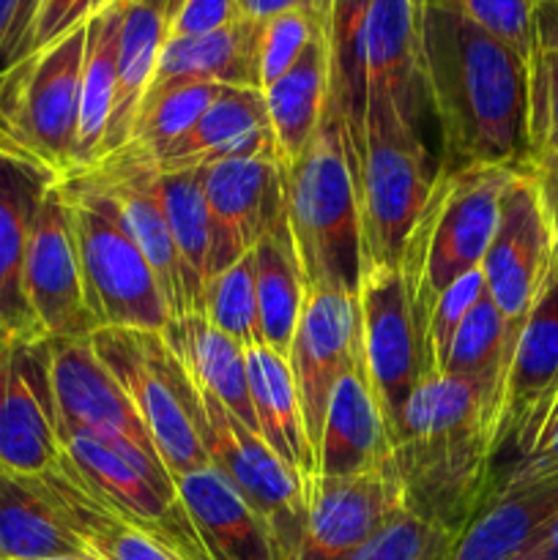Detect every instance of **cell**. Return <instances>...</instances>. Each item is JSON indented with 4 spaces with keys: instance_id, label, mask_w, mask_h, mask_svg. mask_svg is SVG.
I'll list each match as a JSON object with an SVG mask.
<instances>
[{
    "instance_id": "obj_17",
    "label": "cell",
    "mask_w": 558,
    "mask_h": 560,
    "mask_svg": "<svg viewBox=\"0 0 558 560\" xmlns=\"http://www.w3.org/2000/svg\"><path fill=\"white\" fill-rule=\"evenodd\" d=\"M25 299L47 339H88L96 331L82 290L69 202L55 180L38 206L25 255Z\"/></svg>"
},
{
    "instance_id": "obj_34",
    "label": "cell",
    "mask_w": 558,
    "mask_h": 560,
    "mask_svg": "<svg viewBox=\"0 0 558 560\" xmlns=\"http://www.w3.org/2000/svg\"><path fill=\"white\" fill-rule=\"evenodd\" d=\"M263 98L279 162L288 167L310 145L328 98V58L321 33L312 38L288 74L263 88Z\"/></svg>"
},
{
    "instance_id": "obj_53",
    "label": "cell",
    "mask_w": 558,
    "mask_h": 560,
    "mask_svg": "<svg viewBox=\"0 0 558 560\" xmlns=\"http://www.w3.org/2000/svg\"><path fill=\"white\" fill-rule=\"evenodd\" d=\"M438 3H449V5H452V3H454V0H438Z\"/></svg>"
},
{
    "instance_id": "obj_7",
    "label": "cell",
    "mask_w": 558,
    "mask_h": 560,
    "mask_svg": "<svg viewBox=\"0 0 558 560\" xmlns=\"http://www.w3.org/2000/svg\"><path fill=\"white\" fill-rule=\"evenodd\" d=\"M88 25L36 49L0 74V151L55 178L74 173Z\"/></svg>"
},
{
    "instance_id": "obj_47",
    "label": "cell",
    "mask_w": 558,
    "mask_h": 560,
    "mask_svg": "<svg viewBox=\"0 0 558 560\" xmlns=\"http://www.w3.org/2000/svg\"><path fill=\"white\" fill-rule=\"evenodd\" d=\"M42 0H0V74L31 55Z\"/></svg>"
},
{
    "instance_id": "obj_38",
    "label": "cell",
    "mask_w": 558,
    "mask_h": 560,
    "mask_svg": "<svg viewBox=\"0 0 558 560\" xmlns=\"http://www.w3.org/2000/svg\"><path fill=\"white\" fill-rule=\"evenodd\" d=\"M520 326L523 323H509L503 312L492 304L490 295L485 293L460 326L452 350H449L446 366H443V375L468 377V381H476L490 392L492 405H496V424L503 375H507L509 355L518 342Z\"/></svg>"
},
{
    "instance_id": "obj_35",
    "label": "cell",
    "mask_w": 558,
    "mask_h": 560,
    "mask_svg": "<svg viewBox=\"0 0 558 560\" xmlns=\"http://www.w3.org/2000/svg\"><path fill=\"white\" fill-rule=\"evenodd\" d=\"M257 310H260L263 348L288 361L295 323L304 304V282L290 244L288 219H279L252 249Z\"/></svg>"
},
{
    "instance_id": "obj_24",
    "label": "cell",
    "mask_w": 558,
    "mask_h": 560,
    "mask_svg": "<svg viewBox=\"0 0 558 560\" xmlns=\"http://www.w3.org/2000/svg\"><path fill=\"white\" fill-rule=\"evenodd\" d=\"M175 487L211 560H282L271 530L222 470L206 465Z\"/></svg>"
},
{
    "instance_id": "obj_9",
    "label": "cell",
    "mask_w": 558,
    "mask_h": 560,
    "mask_svg": "<svg viewBox=\"0 0 558 560\" xmlns=\"http://www.w3.org/2000/svg\"><path fill=\"white\" fill-rule=\"evenodd\" d=\"M58 421L66 430L96 438L153 481L178 490L164 468L151 432L88 339H49Z\"/></svg>"
},
{
    "instance_id": "obj_21",
    "label": "cell",
    "mask_w": 558,
    "mask_h": 560,
    "mask_svg": "<svg viewBox=\"0 0 558 560\" xmlns=\"http://www.w3.org/2000/svg\"><path fill=\"white\" fill-rule=\"evenodd\" d=\"M91 173L115 197L126 224H129L131 238L137 241L148 266L156 273L170 320L189 317L184 271H181L178 249H175L173 230H170L167 213H164L162 189H159L162 170H159L156 156L140 142L129 140L98 164H93Z\"/></svg>"
},
{
    "instance_id": "obj_27",
    "label": "cell",
    "mask_w": 558,
    "mask_h": 560,
    "mask_svg": "<svg viewBox=\"0 0 558 560\" xmlns=\"http://www.w3.org/2000/svg\"><path fill=\"white\" fill-rule=\"evenodd\" d=\"M178 5L181 0H124L118 91H115V107L107 126V137H104L102 159L129 142L137 109L146 96V88L151 85V77L170 38V25H173Z\"/></svg>"
},
{
    "instance_id": "obj_44",
    "label": "cell",
    "mask_w": 558,
    "mask_h": 560,
    "mask_svg": "<svg viewBox=\"0 0 558 560\" xmlns=\"http://www.w3.org/2000/svg\"><path fill=\"white\" fill-rule=\"evenodd\" d=\"M531 164L558 159V49L536 47L528 102Z\"/></svg>"
},
{
    "instance_id": "obj_22",
    "label": "cell",
    "mask_w": 558,
    "mask_h": 560,
    "mask_svg": "<svg viewBox=\"0 0 558 560\" xmlns=\"http://www.w3.org/2000/svg\"><path fill=\"white\" fill-rule=\"evenodd\" d=\"M53 173L0 151V342L44 337L25 299V255L33 219Z\"/></svg>"
},
{
    "instance_id": "obj_39",
    "label": "cell",
    "mask_w": 558,
    "mask_h": 560,
    "mask_svg": "<svg viewBox=\"0 0 558 560\" xmlns=\"http://www.w3.org/2000/svg\"><path fill=\"white\" fill-rule=\"evenodd\" d=\"M224 88L228 85L200 80H181L148 88L140 109H137L129 140L146 145L159 162V156L170 145H175L181 137L195 129L197 120L206 115V109L217 102Z\"/></svg>"
},
{
    "instance_id": "obj_4",
    "label": "cell",
    "mask_w": 558,
    "mask_h": 560,
    "mask_svg": "<svg viewBox=\"0 0 558 560\" xmlns=\"http://www.w3.org/2000/svg\"><path fill=\"white\" fill-rule=\"evenodd\" d=\"M520 170L525 167L438 164L435 186L410 228L399 257V273L408 290L419 339L435 301L457 279L481 268L498 228L501 195Z\"/></svg>"
},
{
    "instance_id": "obj_37",
    "label": "cell",
    "mask_w": 558,
    "mask_h": 560,
    "mask_svg": "<svg viewBox=\"0 0 558 560\" xmlns=\"http://www.w3.org/2000/svg\"><path fill=\"white\" fill-rule=\"evenodd\" d=\"M159 189H162L164 213H167L170 230H173L181 271H184L189 315H202L208 255H211V219H208L206 197H202L200 173L197 170H178V173L162 170Z\"/></svg>"
},
{
    "instance_id": "obj_46",
    "label": "cell",
    "mask_w": 558,
    "mask_h": 560,
    "mask_svg": "<svg viewBox=\"0 0 558 560\" xmlns=\"http://www.w3.org/2000/svg\"><path fill=\"white\" fill-rule=\"evenodd\" d=\"M113 0H42L36 14V25H33L31 52L49 47L58 38L69 36L77 27L88 25L91 16H96L104 5Z\"/></svg>"
},
{
    "instance_id": "obj_40",
    "label": "cell",
    "mask_w": 558,
    "mask_h": 560,
    "mask_svg": "<svg viewBox=\"0 0 558 560\" xmlns=\"http://www.w3.org/2000/svg\"><path fill=\"white\" fill-rule=\"evenodd\" d=\"M202 317L208 320V326L233 339L239 348H263L252 252L208 279L206 293H202Z\"/></svg>"
},
{
    "instance_id": "obj_28",
    "label": "cell",
    "mask_w": 558,
    "mask_h": 560,
    "mask_svg": "<svg viewBox=\"0 0 558 560\" xmlns=\"http://www.w3.org/2000/svg\"><path fill=\"white\" fill-rule=\"evenodd\" d=\"M88 556L85 545L38 476L0 468V560Z\"/></svg>"
},
{
    "instance_id": "obj_12",
    "label": "cell",
    "mask_w": 558,
    "mask_h": 560,
    "mask_svg": "<svg viewBox=\"0 0 558 560\" xmlns=\"http://www.w3.org/2000/svg\"><path fill=\"white\" fill-rule=\"evenodd\" d=\"M63 459L49 339L0 342V468L42 476Z\"/></svg>"
},
{
    "instance_id": "obj_14",
    "label": "cell",
    "mask_w": 558,
    "mask_h": 560,
    "mask_svg": "<svg viewBox=\"0 0 558 560\" xmlns=\"http://www.w3.org/2000/svg\"><path fill=\"white\" fill-rule=\"evenodd\" d=\"M208 219V279L249 255L257 241L284 219V164L277 153L222 159L197 170Z\"/></svg>"
},
{
    "instance_id": "obj_45",
    "label": "cell",
    "mask_w": 558,
    "mask_h": 560,
    "mask_svg": "<svg viewBox=\"0 0 558 560\" xmlns=\"http://www.w3.org/2000/svg\"><path fill=\"white\" fill-rule=\"evenodd\" d=\"M449 5V3H446ZM470 22L507 44L525 63L536 55V0H454Z\"/></svg>"
},
{
    "instance_id": "obj_18",
    "label": "cell",
    "mask_w": 558,
    "mask_h": 560,
    "mask_svg": "<svg viewBox=\"0 0 558 560\" xmlns=\"http://www.w3.org/2000/svg\"><path fill=\"white\" fill-rule=\"evenodd\" d=\"M558 397V271L518 331L498 405V452L512 443L518 459L534 448Z\"/></svg>"
},
{
    "instance_id": "obj_33",
    "label": "cell",
    "mask_w": 558,
    "mask_h": 560,
    "mask_svg": "<svg viewBox=\"0 0 558 560\" xmlns=\"http://www.w3.org/2000/svg\"><path fill=\"white\" fill-rule=\"evenodd\" d=\"M246 372L257 435L306 487L315 479V457L301 427L290 364L268 348H255L246 350Z\"/></svg>"
},
{
    "instance_id": "obj_43",
    "label": "cell",
    "mask_w": 558,
    "mask_h": 560,
    "mask_svg": "<svg viewBox=\"0 0 558 560\" xmlns=\"http://www.w3.org/2000/svg\"><path fill=\"white\" fill-rule=\"evenodd\" d=\"M321 33V20L315 11H284L271 16L260 27V52H257V71H260V91L288 74L295 60L304 55L312 38Z\"/></svg>"
},
{
    "instance_id": "obj_5",
    "label": "cell",
    "mask_w": 558,
    "mask_h": 560,
    "mask_svg": "<svg viewBox=\"0 0 558 560\" xmlns=\"http://www.w3.org/2000/svg\"><path fill=\"white\" fill-rule=\"evenodd\" d=\"M60 189L69 202L82 290L96 328L164 331L170 312L156 273L107 186L82 170L60 178Z\"/></svg>"
},
{
    "instance_id": "obj_1",
    "label": "cell",
    "mask_w": 558,
    "mask_h": 560,
    "mask_svg": "<svg viewBox=\"0 0 558 560\" xmlns=\"http://www.w3.org/2000/svg\"><path fill=\"white\" fill-rule=\"evenodd\" d=\"M425 74L441 167H531V66L460 9L425 0Z\"/></svg>"
},
{
    "instance_id": "obj_8",
    "label": "cell",
    "mask_w": 558,
    "mask_h": 560,
    "mask_svg": "<svg viewBox=\"0 0 558 560\" xmlns=\"http://www.w3.org/2000/svg\"><path fill=\"white\" fill-rule=\"evenodd\" d=\"M438 167L416 126L394 109H364L359 148V206L364 268H399L405 238L419 219Z\"/></svg>"
},
{
    "instance_id": "obj_11",
    "label": "cell",
    "mask_w": 558,
    "mask_h": 560,
    "mask_svg": "<svg viewBox=\"0 0 558 560\" xmlns=\"http://www.w3.org/2000/svg\"><path fill=\"white\" fill-rule=\"evenodd\" d=\"M202 394L208 463L222 470L266 523L282 560H295L306 530V487L255 432Z\"/></svg>"
},
{
    "instance_id": "obj_41",
    "label": "cell",
    "mask_w": 558,
    "mask_h": 560,
    "mask_svg": "<svg viewBox=\"0 0 558 560\" xmlns=\"http://www.w3.org/2000/svg\"><path fill=\"white\" fill-rule=\"evenodd\" d=\"M454 541L457 536L405 509L348 560H446Z\"/></svg>"
},
{
    "instance_id": "obj_15",
    "label": "cell",
    "mask_w": 558,
    "mask_h": 560,
    "mask_svg": "<svg viewBox=\"0 0 558 560\" xmlns=\"http://www.w3.org/2000/svg\"><path fill=\"white\" fill-rule=\"evenodd\" d=\"M556 271L553 241L531 167L514 173L501 195L498 228L481 260L487 295L509 323H523Z\"/></svg>"
},
{
    "instance_id": "obj_20",
    "label": "cell",
    "mask_w": 558,
    "mask_h": 560,
    "mask_svg": "<svg viewBox=\"0 0 558 560\" xmlns=\"http://www.w3.org/2000/svg\"><path fill=\"white\" fill-rule=\"evenodd\" d=\"M421 11L425 0H372L361 36L364 109H394L416 129L430 107Z\"/></svg>"
},
{
    "instance_id": "obj_25",
    "label": "cell",
    "mask_w": 558,
    "mask_h": 560,
    "mask_svg": "<svg viewBox=\"0 0 558 560\" xmlns=\"http://www.w3.org/2000/svg\"><path fill=\"white\" fill-rule=\"evenodd\" d=\"M558 514V474L492 495L457 536L446 560H520Z\"/></svg>"
},
{
    "instance_id": "obj_13",
    "label": "cell",
    "mask_w": 558,
    "mask_h": 560,
    "mask_svg": "<svg viewBox=\"0 0 558 560\" xmlns=\"http://www.w3.org/2000/svg\"><path fill=\"white\" fill-rule=\"evenodd\" d=\"M60 443L109 512L156 539L181 560H211L178 490L153 481L91 435L60 427Z\"/></svg>"
},
{
    "instance_id": "obj_16",
    "label": "cell",
    "mask_w": 558,
    "mask_h": 560,
    "mask_svg": "<svg viewBox=\"0 0 558 560\" xmlns=\"http://www.w3.org/2000/svg\"><path fill=\"white\" fill-rule=\"evenodd\" d=\"M356 359H359V299L339 290H304L288 364L312 457L321 446L334 386L356 364Z\"/></svg>"
},
{
    "instance_id": "obj_3",
    "label": "cell",
    "mask_w": 558,
    "mask_h": 560,
    "mask_svg": "<svg viewBox=\"0 0 558 560\" xmlns=\"http://www.w3.org/2000/svg\"><path fill=\"white\" fill-rule=\"evenodd\" d=\"M284 219L304 290L359 295L364 273L359 151L332 96L310 145L284 167Z\"/></svg>"
},
{
    "instance_id": "obj_30",
    "label": "cell",
    "mask_w": 558,
    "mask_h": 560,
    "mask_svg": "<svg viewBox=\"0 0 558 560\" xmlns=\"http://www.w3.org/2000/svg\"><path fill=\"white\" fill-rule=\"evenodd\" d=\"M170 348L184 361L200 392L211 394L230 416L257 435V419L249 397V372H246V350L233 339L208 326L202 315H189L184 320H170L164 326ZM260 438V435H257Z\"/></svg>"
},
{
    "instance_id": "obj_52",
    "label": "cell",
    "mask_w": 558,
    "mask_h": 560,
    "mask_svg": "<svg viewBox=\"0 0 558 560\" xmlns=\"http://www.w3.org/2000/svg\"><path fill=\"white\" fill-rule=\"evenodd\" d=\"M44 560H98V558H93L91 552H88V556H71V558H44Z\"/></svg>"
},
{
    "instance_id": "obj_26",
    "label": "cell",
    "mask_w": 558,
    "mask_h": 560,
    "mask_svg": "<svg viewBox=\"0 0 558 560\" xmlns=\"http://www.w3.org/2000/svg\"><path fill=\"white\" fill-rule=\"evenodd\" d=\"M277 153L263 91L257 88H224L206 109L195 129L159 156L167 173L200 170L211 162ZM279 156V153H277Z\"/></svg>"
},
{
    "instance_id": "obj_48",
    "label": "cell",
    "mask_w": 558,
    "mask_h": 560,
    "mask_svg": "<svg viewBox=\"0 0 558 560\" xmlns=\"http://www.w3.org/2000/svg\"><path fill=\"white\" fill-rule=\"evenodd\" d=\"M235 0H181L170 25V38H195L239 20ZM167 38V42H170Z\"/></svg>"
},
{
    "instance_id": "obj_2",
    "label": "cell",
    "mask_w": 558,
    "mask_h": 560,
    "mask_svg": "<svg viewBox=\"0 0 558 560\" xmlns=\"http://www.w3.org/2000/svg\"><path fill=\"white\" fill-rule=\"evenodd\" d=\"M496 405L468 377L430 375L399 413L392 463L405 509L460 536L492 495Z\"/></svg>"
},
{
    "instance_id": "obj_36",
    "label": "cell",
    "mask_w": 558,
    "mask_h": 560,
    "mask_svg": "<svg viewBox=\"0 0 558 560\" xmlns=\"http://www.w3.org/2000/svg\"><path fill=\"white\" fill-rule=\"evenodd\" d=\"M372 0H321V36L328 58V96L339 104L361 148L364 126V71H361V36Z\"/></svg>"
},
{
    "instance_id": "obj_19",
    "label": "cell",
    "mask_w": 558,
    "mask_h": 560,
    "mask_svg": "<svg viewBox=\"0 0 558 560\" xmlns=\"http://www.w3.org/2000/svg\"><path fill=\"white\" fill-rule=\"evenodd\" d=\"M405 512L394 463L350 479L306 481V530L295 560H348Z\"/></svg>"
},
{
    "instance_id": "obj_54",
    "label": "cell",
    "mask_w": 558,
    "mask_h": 560,
    "mask_svg": "<svg viewBox=\"0 0 558 560\" xmlns=\"http://www.w3.org/2000/svg\"><path fill=\"white\" fill-rule=\"evenodd\" d=\"M550 49H558V47H550Z\"/></svg>"
},
{
    "instance_id": "obj_6",
    "label": "cell",
    "mask_w": 558,
    "mask_h": 560,
    "mask_svg": "<svg viewBox=\"0 0 558 560\" xmlns=\"http://www.w3.org/2000/svg\"><path fill=\"white\" fill-rule=\"evenodd\" d=\"M91 345L135 405L173 481L211 465L202 443V394L186 372L184 361L170 348L164 331L96 328L91 334Z\"/></svg>"
},
{
    "instance_id": "obj_23",
    "label": "cell",
    "mask_w": 558,
    "mask_h": 560,
    "mask_svg": "<svg viewBox=\"0 0 558 560\" xmlns=\"http://www.w3.org/2000/svg\"><path fill=\"white\" fill-rule=\"evenodd\" d=\"M386 463H392V441L361 370V359H356L332 392L321 446L315 452V476L350 479Z\"/></svg>"
},
{
    "instance_id": "obj_49",
    "label": "cell",
    "mask_w": 558,
    "mask_h": 560,
    "mask_svg": "<svg viewBox=\"0 0 558 560\" xmlns=\"http://www.w3.org/2000/svg\"><path fill=\"white\" fill-rule=\"evenodd\" d=\"M531 175H534L536 180L542 211H545L547 230H550L553 260H556V271H558V159L531 164Z\"/></svg>"
},
{
    "instance_id": "obj_10",
    "label": "cell",
    "mask_w": 558,
    "mask_h": 560,
    "mask_svg": "<svg viewBox=\"0 0 558 560\" xmlns=\"http://www.w3.org/2000/svg\"><path fill=\"white\" fill-rule=\"evenodd\" d=\"M356 299L361 370L392 441L405 402L427 377L419 328L399 268H364Z\"/></svg>"
},
{
    "instance_id": "obj_29",
    "label": "cell",
    "mask_w": 558,
    "mask_h": 560,
    "mask_svg": "<svg viewBox=\"0 0 558 560\" xmlns=\"http://www.w3.org/2000/svg\"><path fill=\"white\" fill-rule=\"evenodd\" d=\"M260 27L263 22L239 16L230 25L206 33V36L170 38L159 55L156 71H153L148 88L181 80H200L260 91V71H257Z\"/></svg>"
},
{
    "instance_id": "obj_50",
    "label": "cell",
    "mask_w": 558,
    "mask_h": 560,
    "mask_svg": "<svg viewBox=\"0 0 558 560\" xmlns=\"http://www.w3.org/2000/svg\"><path fill=\"white\" fill-rule=\"evenodd\" d=\"M239 3V14L246 16V20L266 22L271 16L284 14V11H315L321 14V0H235Z\"/></svg>"
},
{
    "instance_id": "obj_32",
    "label": "cell",
    "mask_w": 558,
    "mask_h": 560,
    "mask_svg": "<svg viewBox=\"0 0 558 560\" xmlns=\"http://www.w3.org/2000/svg\"><path fill=\"white\" fill-rule=\"evenodd\" d=\"M124 25V0H113L88 20V47L80 82L74 173L91 170L102 159L104 137L118 91V47ZM71 173V175H74Z\"/></svg>"
},
{
    "instance_id": "obj_31",
    "label": "cell",
    "mask_w": 558,
    "mask_h": 560,
    "mask_svg": "<svg viewBox=\"0 0 558 560\" xmlns=\"http://www.w3.org/2000/svg\"><path fill=\"white\" fill-rule=\"evenodd\" d=\"M38 479L49 487L58 501L60 512L66 514L74 534L80 536L85 550L98 560H181L167 547L159 545L148 534L137 530L135 525L124 523L118 514L109 512L96 492L88 487L80 470L66 454L58 468L47 470Z\"/></svg>"
},
{
    "instance_id": "obj_51",
    "label": "cell",
    "mask_w": 558,
    "mask_h": 560,
    "mask_svg": "<svg viewBox=\"0 0 558 560\" xmlns=\"http://www.w3.org/2000/svg\"><path fill=\"white\" fill-rule=\"evenodd\" d=\"M520 560H558V514Z\"/></svg>"
},
{
    "instance_id": "obj_42",
    "label": "cell",
    "mask_w": 558,
    "mask_h": 560,
    "mask_svg": "<svg viewBox=\"0 0 558 560\" xmlns=\"http://www.w3.org/2000/svg\"><path fill=\"white\" fill-rule=\"evenodd\" d=\"M485 293V277H481V268H476V271L457 279V282L435 301L430 317H427L425 331H421V355H425L427 377L443 375V366H446L449 350H452V342L454 337H457L460 326H463L468 312L474 310L476 301Z\"/></svg>"
}]
</instances>
